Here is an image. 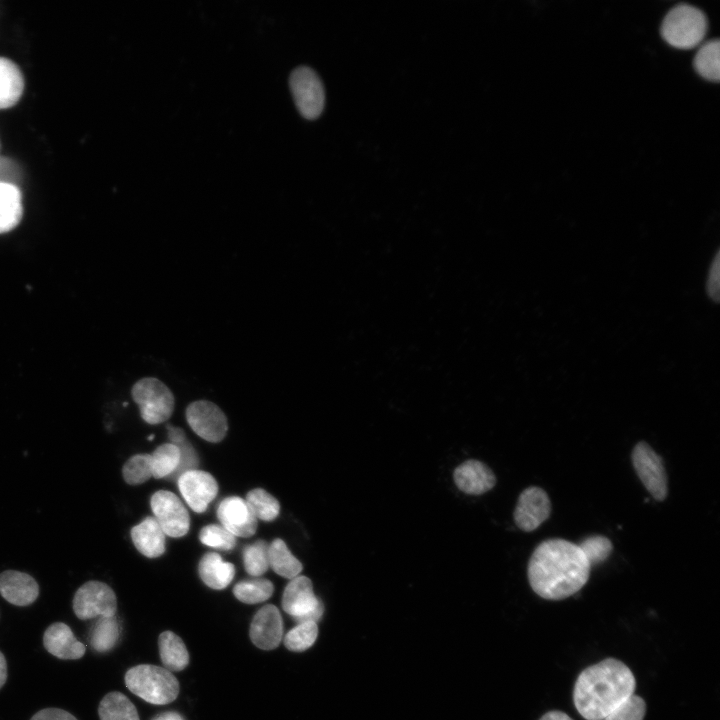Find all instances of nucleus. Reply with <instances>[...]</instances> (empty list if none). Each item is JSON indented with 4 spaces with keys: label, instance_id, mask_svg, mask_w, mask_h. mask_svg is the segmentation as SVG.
I'll return each instance as SVG.
<instances>
[{
    "label": "nucleus",
    "instance_id": "15",
    "mask_svg": "<svg viewBox=\"0 0 720 720\" xmlns=\"http://www.w3.org/2000/svg\"><path fill=\"white\" fill-rule=\"evenodd\" d=\"M217 517L234 536L250 537L257 530V518L253 511L246 500L237 496L227 497L220 502Z\"/></svg>",
    "mask_w": 720,
    "mask_h": 720
},
{
    "label": "nucleus",
    "instance_id": "10",
    "mask_svg": "<svg viewBox=\"0 0 720 720\" xmlns=\"http://www.w3.org/2000/svg\"><path fill=\"white\" fill-rule=\"evenodd\" d=\"M185 416L190 428L208 442H220L226 436L227 417L211 401L196 400L190 403L186 408Z\"/></svg>",
    "mask_w": 720,
    "mask_h": 720
},
{
    "label": "nucleus",
    "instance_id": "38",
    "mask_svg": "<svg viewBox=\"0 0 720 720\" xmlns=\"http://www.w3.org/2000/svg\"><path fill=\"white\" fill-rule=\"evenodd\" d=\"M706 291L711 300L719 302L720 299V255L717 250L710 265L706 282Z\"/></svg>",
    "mask_w": 720,
    "mask_h": 720
},
{
    "label": "nucleus",
    "instance_id": "40",
    "mask_svg": "<svg viewBox=\"0 0 720 720\" xmlns=\"http://www.w3.org/2000/svg\"><path fill=\"white\" fill-rule=\"evenodd\" d=\"M539 720H573L562 711H549L545 713Z\"/></svg>",
    "mask_w": 720,
    "mask_h": 720
},
{
    "label": "nucleus",
    "instance_id": "18",
    "mask_svg": "<svg viewBox=\"0 0 720 720\" xmlns=\"http://www.w3.org/2000/svg\"><path fill=\"white\" fill-rule=\"evenodd\" d=\"M0 594L16 606H28L39 596V585L27 573L5 570L0 574Z\"/></svg>",
    "mask_w": 720,
    "mask_h": 720
},
{
    "label": "nucleus",
    "instance_id": "36",
    "mask_svg": "<svg viewBox=\"0 0 720 720\" xmlns=\"http://www.w3.org/2000/svg\"><path fill=\"white\" fill-rule=\"evenodd\" d=\"M199 539L204 545L221 550H231L236 545L235 536L222 525L216 524L203 527Z\"/></svg>",
    "mask_w": 720,
    "mask_h": 720
},
{
    "label": "nucleus",
    "instance_id": "5",
    "mask_svg": "<svg viewBox=\"0 0 720 720\" xmlns=\"http://www.w3.org/2000/svg\"><path fill=\"white\" fill-rule=\"evenodd\" d=\"M134 402L139 406L142 419L148 424L167 421L175 406L174 395L166 384L154 377L138 380L131 389Z\"/></svg>",
    "mask_w": 720,
    "mask_h": 720
},
{
    "label": "nucleus",
    "instance_id": "7",
    "mask_svg": "<svg viewBox=\"0 0 720 720\" xmlns=\"http://www.w3.org/2000/svg\"><path fill=\"white\" fill-rule=\"evenodd\" d=\"M72 608L80 620L113 617L117 611V598L109 585L91 580L77 589L73 597Z\"/></svg>",
    "mask_w": 720,
    "mask_h": 720
},
{
    "label": "nucleus",
    "instance_id": "12",
    "mask_svg": "<svg viewBox=\"0 0 720 720\" xmlns=\"http://www.w3.org/2000/svg\"><path fill=\"white\" fill-rule=\"evenodd\" d=\"M551 513V501L548 494L540 487L530 486L519 495L514 510L516 526L531 532L545 522Z\"/></svg>",
    "mask_w": 720,
    "mask_h": 720
},
{
    "label": "nucleus",
    "instance_id": "2",
    "mask_svg": "<svg viewBox=\"0 0 720 720\" xmlns=\"http://www.w3.org/2000/svg\"><path fill=\"white\" fill-rule=\"evenodd\" d=\"M635 686L629 667L607 658L579 674L573 691L575 708L586 720H603L634 693Z\"/></svg>",
    "mask_w": 720,
    "mask_h": 720
},
{
    "label": "nucleus",
    "instance_id": "39",
    "mask_svg": "<svg viewBox=\"0 0 720 720\" xmlns=\"http://www.w3.org/2000/svg\"><path fill=\"white\" fill-rule=\"evenodd\" d=\"M30 720H77V718L66 710L51 707L36 712Z\"/></svg>",
    "mask_w": 720,
    "mask_h": 720
},
{
    "label": "nucleus",
    "instance_id": "35",
    "mask_svg": "<svg viewBox=\"0 0 720 720\" xmlns=\"http://www.w3.org/2000/svg\"><path fill=\"white\" fill-rule=\"evenodd\" d=\"M590 567L604 562L611 554L613 545L602 535L589 536L578 544Z\"/></svg>",
    "mask_w": 720,
    "mask_h": 720
},
{
    "label": "nucleus",
    "instance_id": "8",
    "mask_svg": "<svg viewBox=\"0 0 720 720\" xmlns=\"http://www.w3.org/2000/svg\"><path fill=\"white\" fill-rule=\"evenodd\" d=\"M290 88L295 104L306 119L317 118L325 103L323 84L314 70L300 66L290 75Z\"/></svg>",
    "mask_w": 720,
    "mask_h": 720
},
{
    "label": "nucleus",
    "instance_id": "21",
    "mask_svg": "<svg viewBox=\"0 0 720 720\" xmlns=\"http://www.w3.org/2000/svg\"><path fill=\"white\" fill-rule=\"evenodd\" d=\"M24 90L21 70L10 59L0 57V109L15 105Z\"/></svg>",
    "mask_w": 720,
    "mask_h": 720
},
{
    "label": "nucleus",
    "instance_id": "1",
    "mask_svg": "<svg viewBox=\"0 0 720 720\" xmlns=\"http://www.w3.org/2000/svg\"><path fill=\"white\" fill-rule=\"evenodd\" d=\"M591 567L578 544L564 539L541 542L532 553L528 580L533 591L547 600L565 599L588 581Z\"/></svg>",
    "mask_w": 720,
    "mask_h": 720
},
{
    "label": "nucleus",
    "instance_id": "17",
    "mask_svg": "<svg viewBox=\"0 0 720 720\" xmlns=\"http://www.w3.org/2000/svg\"><path fill=\"white\" fill-rule=\"evenodd\" d=\"M456 486L470 495H480L491 490L496 484L493 471L483 462L470 459L460 464L453 474Z\"/></svg>",
    "mask_w": 720,
    "mask_h": 720
},
{
    "label": "nucleus",
    "instance_id": "26",
    "mask_svg": "<svg viewBox=\"0 0 720 720\" xmlns=\"http://www.w3.org/2000/svg\"><path fill=\"white\" fill-rule=\"evenodd\" d=\"M269 567L278 575L293 579L302 571L301 562L290 552L282 539L276 538L269 544Z\"/></svg>",
    "mask_w": 720,
    "mask_h": 720
},
{
    "label": "nucleus",
    "instance_id": "25",
    "mask_svg": "<svg viewBox=\"0 0 720 720\" xmlns=\"http://www.w3.org/2000/svg\"><path fill=\"white\" fill-rule=\"evenodd\" d=\"M121 628L116 616L98 617L90 633V646L97 653H107L118 643Z\"/></svg>",
    "mask_w": 720,
    "mask_h": 720
},
{
    "label": "nucleus",
    "instance_id": "14",
    "mask_svg": "<svg viewBox=\"0 0 720 720\" xmlns=\"http://www.w3.org/2000/svg\"><path fill=\"white\" fill-rule=\"evenodd\" d=\"M249 637L261 650H274L280 645L283 637V620L275 605L267 604L256 612L250 624Z\"/></svg>",
    "mask_w": 720,
    "mask_h": 720
},
{
    "label": "nucleus",
    "instance_id": "23",
    "mask_svg": "<svg viewBox=\"0 0 720 720\" xmlns=\"http://www.w3.org/2000/svg\"><path fill=\"white\" fill-rule=\"evenodd\" d=\"M23 207L19 189L0 182V233L13 229L22 217Z\"/></svg>",
    "mask_w": 720,
    "mask_h": 720
},
{
    "label": "nucleus",
    "instance_id": "37",
    "mask_svg": "<svg viewBox=\"0 0 720 720\" xmlns=\"http://www.w3.org/2000/svg\"><path fill=\"white\" fill-rule=\"evenodd\" d=\"M645 713L646 703L643 698L632 694L603 720H643Z\"/></svg>",
    "mask_w": 720,
    "mask_h": 720
},
{
    "label": "nucleus",
    "instance_id": "6",
    "mask_svg": "<svg viewBox=\"0 0 720 720\" xmlns=\"http://www.w3.org/2000/svg\"><path fill=\"white\" fill-rule=\"evenodd\" d=\"M283 610L298 623L318 622L324 613L322 601L314 594L312 581L297 576L286 585L282 595Z\"/></svg>",
    "mask_w": 720,
    "mask_h": 720
},
{
    "label": "nucleus",
    "instance_id": "30",
    "mask_svg": "<svg viewBox=\"0 0 720 720\" xmlns=\"http://www.w3.org/2000/svg\"><path fill=\"white\" fill-rule=\"evenodd\" d=\"M317 636L318 625L316 622H301L286 633L283 643L289 651L303 652L315 643Z\"/></svg>",
    "mask_w": 720,
    "mask_h": 720
},
{
    "label": "nucleus",
    "instance_id": "11",
    "mask_svg": "<svg viewBox=\"0 0 720 720\" xmlns=\"http://www.w3.org/2000/svg\"><path fill=\"white\" fill-rule=\"evenodd\" d=\"M151 509L154 518L165 535L184 536L190 527V517L180 499L172 492L160 490L151 496Z\"/></svg>",
    "mask_w": 720,
    "mask_h": 720
},
{
    "label": "nucleus",
    "instance_id": "32",
    "mask_svg": "<svg viewBox=\"0 0 720 720\" xmlns=\"http://www.w3.org/2000/svg\"><path fill=\"white\" fill-rule=\"evenodd\" d=\"M268 549L269 545L264 540H258L244 548V567L249 575L261 576L268 570Z\"/></svg>",
    "mask_w": 720,
    "mask_h": 720
},
{
    "label": "nucleus",
    "instance_id": "41",
    "mask_svg": "<svg viewBox=\"0 0 720 720\" xmlns=\"http://www.w3.org/2000/svg\"><path fill=\"white\" fill-rule=\"evenodd\" d=\"M7 675V661L4 654L0 651V689L6 683Z\"/></svg>",
    "mask_w": 720,
    "mask_h": 720
},
{
    "label": "nucleus",
    "instance_id": "20",
    "mask_svg": "<svg viewBox=\"0 0 720 720\" xmlns=\"http://www.w3.org/2000/svg\"><path fill=\"white\" fill-rule=\"evenodd\" d=\"M198 571L208 587L222 590L232 582L235 567L232 563L224 562L218 553L210 552L201 558Z\"/></svg>",
    "mask_w": 720,
    "mask_h": 720
},
{
    "label": "nucleus",
    "instance_id": "16",
    "mask_svg": "<svg viewBox=\"0 0 720 720\" xmlns=\"http://www.w3.org/2000/svg\"><path fill=\"white\" fill-rule=\"evenodd\" d=\"M43 646L48 653L62 660H77L84 656L86 646L63 622H54L43 634Z\"/></svg>",
    "mask_w": 720,
    "mask_h": 720
},
{
    "label": "nucleus",
    "instance_id": "42",
    "mask_svg": "<svg viewBox=\"0 0 720 720\" xmlns=\"http://www.w3.org/2000/svg\"><path fill=\"white\" fill-rule=\"evenodd\" d=\"M153 720H184V718L177 712H164L156 716Z\"/></svg>",
    "mask_w": 720,
    "mask_h": 720
},
{
    "label": "nucleus",
    "instance_id": "13",
    "mask_svg": "<svg viewBox=\"0 0 720 720\" xmlns=\"http://www.w3.org/2000/svg\"><path fill=\"white\" fill-rule=\"evenodd\" d=\"M180 493L188 506L196 513H202L218 493L215 478L202 470H188L177 479Z\"/></svg>",
    "mask_w": 720,
    "mask_h": 720
},
{
    "label": "nucleus",
    "instance_id": "22",
    "mask_svg": "<svg viewBox=\"0 0 720 720\" xmlns=\"http://www.w3.org/2000/svg\"><path fill=\"white\" fill-rule=\"evenodd\" d=\"M159 655L165 669L174 672L184 670L190 661L183 640L172 631H164L158 638Z\"/></svg>",
    "mask_w": 720,
    "mask_h": 720
},
{
    "label": "nucleus",
    "instance_id": "9",
    "mask_svg": "<svg viewBox=\"0 0 720 720\" xmlns=\"http://www.w3.org/2000/svg\"><path fill=\"white\" fill-rule=\"evenodd\" d=\"M632 463L642 484L658 501L666 499L668 494L667 474L663 459L649 444L638 442L632 451Z\"/></svg>",
    "mask_w": 720,
    "mask_h": 720
},
{
    "label": "nucleus",
    "instance_id": "24",
    "mask_svg": "<svg viewBox=\"0 0 720 720\" xmlns=\"http://www.w3.org/2000/svg\"><path fill=\"white\" fill-rule=\"evenodd\" d=\"M100 720H140L135 705L118 691L107 693L99 703Z\"/></svg>",
    "mask_w": 720,
    "mask_h": 720
},
{
    "label": "nucleus",
    "instance_id": "28",
    "mask_svg": "<svg viewBox=\"0 0 720 720\" xmlns=\"http://www.w3.org/2000/svg\"><path fill=\"white\" fill-rule=\"evenodd\" d=\"M274 591L273 583L265 578L238 582L233 588L234 596L243 603L257 604L268 600Z\"/></svg>",
    "mask_w": 720,
    "mask_h": 720
},
{
    "label": "nucleus",
    "instance_id": "31",
    "mask_svg": "<svg viewBox=\"0 0 720 720\" xmlns=\"http://www.w3.org/2000/svg\"><path fill=\"white\" fill-rule=\"evenodd\" d=\"M246 502L257 519L263 521L274 520L280 512V504L275 497L261 488H255L248 492Z\"/></svg>",
    "mask_w": 720,
    "mask_h": 720
},
{
    "label": "nucleus",
    "instance_id": "29",
    "mask_svg": "<svg viewBox=\"0 0 720 720\" xmlns=\"http://www.w3.org/2000/svg\"><path fill=\"white\" fill-rule=\"evenodd\" d=\"M151 455L152 476L156 479L175 474L180 464V450L172 443L158 446Z\"/></svg>",
    "mask_w": 720,
    "mask_h": 720
},
{
    "label": "nucleus",
    "instance_id": "33",
    "mask_svg": "<svg viewBox=\"0 0 720 720\" xmlns=\"http://www.w3.org/2000/svg\"><path fill=\"white\" fill-rule=\"evenodd\" d=\"M167 429L169 440L180 450V464L176 472L180 475L185 471L196 469L198 457L192 445L188 442L184 431L171 425H168Z\"/></svg>",
    "mask_w": 720,
    "mask_h": 720
},
{
    "label": "nucleus",
    "instance_id": "27",
    "mask_svg": "<svg viewBox=\"0 0 720 720\" xmlns=\"http://www.w3.org/2000/svg\"><path fill=\"white\" fill-rule=\"evenodd\" d=\"M719 50L718 39L708 40L694 56L693 66L696 72L707 80L718 81L720 78Z\"/></svg>",
    "mask_w": 720,
    "mask_h": 720
},
{
    "label": "nucleus",
    "instance_id": "4",
    "mask_svg": "<svg viewBox=\"0 0 720 720\" xmlns=\"http://www.w3.org/2000/svg\"><path fill=\"white\" fill-rule=\"evenodd\" d=\"M707 28L708 20L702 10L687 3H679L664 16L660 33L671 46L690 49L702 42Z\"/></svg>",
    "mask_w": 720,
    "mask_h": 720
},
{
    "label": "nucleus",
    "instance_id": "3",
    "mask_svg": "<svg viewBox=\"0 0 720 720\" xmlns=\"http://www.w3.org/2000/svg\"><path fill=\"white\" fill-rule=\"evenodd\" d=\"M129 691L153 705L173 702L180 691L177 678L164 667L139 664L127 670L124 676Z\"/></svg>",
    "mask_w": 720,
    "mask_h": 720
},
{
    "label": "nucleus",
    "instance_id": "34",
    "mask_svg": "<svg viewBox=\"0 0 720 720\" xmlns=\"http://www.w3.org/2000/svg\"><path fill=\"white\" fill-rule=\"evenodd\" d=\"M122 475L126 483L138 485L152 477L151 455L136 454L130 457L122 468Z\"/></svg>",
    "mask_w": 720,
    "mask_h": 720
},
{
    "label": "nucleus",
    "instance_id": "19",
    "mask_svg": "<svg viewBox=\"0 0 720 720\" xmlns=\"http://www.w3.org/2000/svg\"><path fill=\"white\" fill-rule=\"evenodd\" d=\"M130 534L134 546L144 556L156 558L165 552V534L154 517H146Z\"/></svg>",
    "mask_w": 720,
    "mask_h": 720
},
{
    "label": "nucleus",
    "instance_id": "43",
    "mask_svg": "<svg viewBox=\"0 0 720 720\" xmlns=\"http://www.w3.org/2000/svg\"><path fill=\"white\" fill-rule=\"evenodd\" d=\"M153 438H154V435H150V436L148 437L149 440H151V439H153Z\"/></svg>",
    "mask_w": 720,
    "mask_h": 720
}]
</instances>
